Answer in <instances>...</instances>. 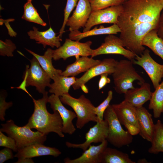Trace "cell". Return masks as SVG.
<instances>
[{
  "label": "cell",
  "instance_id": "1",
  "mask_svg": "<svg viewBox=\"0 0 163 163\" xmlns=\"http://www.w3.org/2000/svg\"><path fill=\"white\" fill-rule=\"evenodd\" d=\"M122 5L117 24L121 30L119 37L124 47L140 55L145 49L142 44L143 37L157 30L163 0H128Z\"/></svg>",
  "mask_w": 163,
  "mask_h": 163
},
{
  "label": "cell",
  "instance_id": "2",
  "mask_svg": "<svg viewBox=\"0 0 163 163\" xmlns=\"http://www.w3.org/2000/svg\"><path fill=\"white\" fill-rule=\"evenodd\" d=\"M43 97L37 100L32 97L34 110L26 125L30 129H35L45 135L54 132L61 137H64L62 131V121L59 113L53 111L51 114L47 110L46 104L48 102V92Z\"/></svg>",
  "mask_w": 163,
  "mask_h": 163
},
{
  "label": "cell",
  "instance_id": "3",
  "mask_svg": "<svg viewBox=\"0 0 163 163\" xmlns=\"http://www.w3.org/2000/svg\"><path fill=\"white\" fill-rule=\"evenodd\" d=\"M132 61L122 59L117 61L115 70L111 75L113 80L114 89L119 94H124L128 90L134 88L133 82L139 81L140 85L145 82L144 78L136 71Z\"/></svg>",
  "mask_w": 163,
  "mask_h": 163
},
{
  "label": "cell",
  "instance_id": "4",
  "mask_svg": "<svg viewBox=\"0 0 163 163\" xmlns=\"http://www.w3.org/2000/svg\"><path fill=\"white\" fill-rule=\"evenodd\" d=\"M1 125L0 131L6 133L8 136L15 140L18 150L34 144H43L46 139V135L38 131H32L26 125L18 126L12 120Z\"/></svg>",
  "mask_w": 163,
  "mask_h": 163
},
{
  "label": "cell",
  "instance_id": "5",
  "mask_svg": "<svg viewBox=\"0 0 163 163\" xmlns=\"http://www.w3.org/2000/svg\"><path fill=\"white\" fill-rule=\"evenodd\" d=\"M59 97L62 103L70 107L75 113L77 118L76 126L78 129H82L89 122L96 123L99 121L95 113V107L84 95L75 98L68 93Z\"/></svg>",
  "mask_w": 163,
  "mask_h": 163
},
{
  "label": "cell",
  "instance_id": "6",
  "mask_svg": "<svg viewBox=\"0 0 163 163\" xmlns=\"http://www.w3.org/2000/svg\"><path fill=\"white\" fill-rule=\"evenodd\" d=\"M104 118L108 124L106 139L108 142L116 147L120 148L132 142L133 136L123 128L112 105H109L105 111Z\"/></svg>",
  "mask_w": 163,
  "mask_h": 163
},
{
  "label": "cell",
  "instance_id": "7",
  "mask_svg": "<svg viewBox=\"0 0 163 163\" xmlns=\"http://www.w3.org/2000/svg\"><path fill=\"white\" fill-rule=\"evenodd\" d=\"M30 61V66L29 67L28 65L26 67L22 85L25 87L35 86L39 93L43 95L47 92L45 90V88L50 86L51 79L34 56Z\"/></svg>",
  "mask_w": 163,
  "mask_h": 163
},
{
  "label": "cell",
  "instance_id": "8",
  "mask_svg": "<svg viewBox=\"0 0 163 163\" xmlns=\"http://www.w3.org/2000/svg\"><path fill=\"white\" fill-rule=\"evenodd\" d=\"M92 43L90 40L81 43L67 38L62 45L53 50V59L56 61L62 59L65 60L73 56H91L94 52L91 47Z\"/></svg>",
  "mask_w": 163,
  "mask_h": 163
},
{
  "label": "cell",
  "instance_id": "9",
  "mask_svg": "<svg viewBox=\"0 0 163 163\" xmlns=\"http://www.w3.org/2000/svg\"><path fill=\"white\" fill-rule=\"evenodd\" d=\"M112 105L121 124L124 125L133 136L139 134L136 107L124 100L119 104Z\"/></svg>",
  "mask_w": 163,
  "mask_h": 163
},
{
  "label": "cell",
  "instance_id": "10",
  "mask_svg": "<svg viewBox=\"0 0 163 163\" xmlns=\"http://www.w3.org/2000/svg\"><path fill=\"white\" fill-rule=\"evenodd\" d=\"M133 62L134 64L140 66L145 70L155 89L163 78V65L155 61L147 49H145L140 56L136 55Z\"/></svg>",
  "mask_w": 163,
  "mask_h": 163
},
{
  "label": "cell",
  "instance_id": "11",
  "mask_svg": "<svg viewBox=\"0 0 163 163\" xmlns=\"http://www.w3.org/2000/svg\"><path fill=\"white\" fill-rule=\"evenodd\" d=\"M124 47L119 37L113 34H108L105 38L104 42L98 48L94 49L93 54L91 56L93 58L103 54H119L133 61L137 55Z\"/></svg>",
  "mask_w": 163,
  "mask_h": 163
},
{
  "label": "cell",
  "instance_id": "12",
  "mask_svg": "<svg viewBox=\"0 0 163 163\" xmlns=\"http://www.w3.org/2000/svg\"><path fill=\"white\" fill-rule=\"evenodd\" d=\"M123 9L122 5L91 11L83 30L85 32L91 30L94 26L102 24H117L118 18Z\"/></svg>",
  "mask_w": 163,
  "mask_h": 163
},
{
  "label": "cell",
  "instance_id": "13",
  "mask_svg": "<svg viewBox=\"0 0 163 163\" xmlns=\"http://www.w3.org/2000/svg\"><path fill=\"white\" fill-rule=\"evenodd\" d=\"M108 129V123L106 120L99 121L86 133L85 140L84 142L78 144L66 142V145L68 148H80L84 151L92 143H101L106 139Z\"/></svg>",
  "mask_w": 163,
  "mask_h": 163
},
{
  "label": "cell",
  "instance_id": "14",
  "mask_svg": "<svg viewBox=\"0 0 163 163\" xmlns=\"http://www.w3.org/2000/svg\"><path fill=\"white\" fill-rule=\"evenodd\" d=\"M117 61L113 58H106L101 60L98 65L89 69L82 76L76 78L72 87L74 90L82 88L85 84L93 78L104 73L112 75L114 71Z\"/></svg>",
  "mask_w": 163,
  "mask_h": 163
},
{
  "label": "cell",
  "instance_id": "15",
  "mask_svg": "<svg viewBox=\"0 0 163 163\" xmlns=\"http://www.w3.org/2000/svg\"><path fill=\"white\" fill-rule=\"evenodd\" d=\"M48 102L53 111H57L60 115L62 121V132L69 135L74 133L76 130L72 123L73 120L77 117L75 113L66 108L59 97L54 94L49 97Z\"/></svg>",
  "mask_w": 163,
  "mask_h": 163
},
{
  "label": "cell",
  "instance_id": "16",
  "mask_svg": "<svg viewBox=\"0 0 163 163\" xmlns=\"http://www.w3.org/2000/svg\"><path fill=\"white\" fill-rule=\"evenodd\" d=\"M92 11L89 0H78L72 15L69 17L66 25L69 31L78 30L84 28Z\"/></svg>",
  "mask_w": 163,
  "mask_h": 163
},
{
  "label": "cell",
  "instance_id": "17",
  "mask_svg": "<svg viewBox=\"0 0 163 163\" xmlns=\"http://www.w3.org/2000/svg\"><path fill=\"white\" fill-rule=\"evenodd\" d=\"M139 85L140 87L129 89L124 93V100L136 107L142 106L149 101L152 93L149 83L145 82Z\"/></svg>",
  "mask_w": 163,
  "mask_h": 163
},
{
  "label": "cell",
  "instance_id": "18",
  "mask_svg": "<svg viewBox=\"0 0 163 163\" xmlns=\"http://www.w3.org/2000/svg\"><path fill=\"white\" fill-rule=\"evenodd\" d=\"M27 34L30 39L35 40L37 43L42 44L44 48L47 46L57 48L61 46V38L59 35L56 36V34L51 27L45 31H41L33 27V30H30Z\"/></svg>",
  "mask_w": 163,
  "mask_h": 163
},
{
  "label": "cell",
  "instance_id": "19",
  "mask_svg": "<svg viewBox=\"0 0 163 163\" xmlns=\"http://www.w3.org/2000/svg\"><path fill=\"white\" fill-rule=\"evenodd\" d=\"M136 109L139 126V134L142 138L151 142L155 127L152 115L143 106L136 107Z\"/></svg>",
  "mask_w": 163,
  "mask_h": 163
},
{
  "label": "cell",
  "instance_id": "20",
  "mask_svg": "<svg viewBox=\"0 0 163 163\" xmlns=\"http://www.w3.org/2000/svg\"><path fill=\"white\" fill-rule=\"evenodd\" d=\"M61 153L55 147L46 146L43 144L32 145L18 150L14 157L18 158H32L43 155H50L57 157Z\"/></svg>",
  "mask_w": 163,
  "mask_h": 163
},
{
  "label": "cell",
  "instance_id": "21",
  "mask_svg": "<svg viewBox=\"0 0 163 163\" xmlns=\"http://www.w3.org/2000/svg\"><path fill=\"white\" fill-rule=\"evenodd\" d=\"M75 61L67 66L61 75L67 77H75L80 73L86 72L92 67L99 64L101 60L86 56L75 57Z\"/></svg>",
  "mask_w": 163,
  "mask_h": 163
},
{
  "label": "cell",
  "instance_id": "22",
  "mask_svg": "<svg viewBox=\"0 0 163 163\" xmlns=\"http://www.w3.org/2000/svg\"><path fill=\"white\" fill-rule=\"evenodd\" d=\"M108 142L106 139L98 145H91L83 151L82 155L74 159L69 158L64 159L65 163H99L100 155L104 149L107 147Z\"/></svg>",
  "mask_w": 163,
  "mask_h": 163
},
{
  "label": "cell",
  "instance_id": "23",
  "mask_svg": "<svg viewBox=\"0 0 163 163\" xmlns=\"http://www.w3.org/2000/svg\"><path fill=\"white\" fill-rule=\"evenodd\" d=\"M120 29L117 24L108 27L100 26L99 27H95L92 30L86 32H81L79 30L70 31L69 35V38L75 41H79L82 39L88 37L104 34H117L120 33Z\"/></svg>",
  "mask_w": 163,
  "mask_h": 163
},
{
  "label": "cell",
  "instance_id": "24",
  "mask_svg": "<svg viewBox=\"0 0 163 163\" xmlns=\"http://www.w3.org/2000/svg\"><path fill=\"white\" fill-rule=\"evenodd\" d=\"M25 49L37 59L41 67L51 79L53 80L57 75L61 74L62 71L55 69L52 64L53 50L49 48L43 55H40L30 50Z\"/></svg>",
  "mask_w": 163,
  "mask_h": 163
},
{
  "label": "cell",
  "instance_id": "25",
  "mask_svg": "<svg viewBox=\"0 0 163 163\" xmlns=\"http://www.w3.org/2000/svg\"><path fill=\"white\" fill-rule=\"evenodd\" d=\"M76 78L75 77L57 75L53 80V83L50 84L49 92L59 97L69 93L70 87L75 83Z\"/></svg>",
  "mask_w": 163,
  "mask_h": 163
},
{
  "label": "cell",
  "instance_id": "26",
  "mask_svg": "<svg viewBox=\"0 0 163 163\" xmlns=\"http://www.w3.org/2000/svg\"><path fill=\"white\" fill-rule=\"evenodd\" d=\"M126 153L107 147L101 154L99 163H135Z\"/></svg>",
  "mask_w": 163,
  "mask_h": 163
},
{
  "label": "cell",
  "instance_id": "27",
  "mask_svg": "<svg viewBox=\"0 0 163 163\" xmlns=\"http://www.w3.org/2000/svg\"><path fill=\"white\" fill-rule=\"evenodd\" d=\"M142 44L149 48L163 60V40L158 36L157 29L148 32L143 37Z\"/></svg>",
  "mask_w": 163,
  "mask_h": 163
},
{
  "label": "cell",
  "instance_id": "28",
  "mask_svg": "<svg viewBox=\"0 0 163 163\" xmlns=\"http://www.w3.org/2000/svg\"><path fill=\"white\" fill-rule=\"evenodd\" d=\"M149 109L152 110L155 118L160 117L163 113V81L152 92Z\"/></svg>",
  "mask_w": 163,
  "mask_h": 163
},
{
  "label": "cell",
  "instance_id": "29",
  "mask_svg": "<svg viewBox=\"0 0 163 163\" xmlns=\"http://www.w3.org/2000/svg\"><path fill=\"white\" fill-rule=\"evenodd\" d=\"M151 146L148 149L149 153L158 154L163 152V123L158 120L155 124L154 134Z\"/></svg>",
  "mask_w": 163,
  "mask_h": 163
},
{
  "label": "cell",
  "instance_id": "30",
  "mask_svg": "<svg viewBox=\"0 0 163 163\" xmlns=\"http://www.w3.org/2000/svg\"><path fill=\"white\" fill-rule=\"evenodd\" d=\"M24 13L21 17L22 19L43 26L46 25V23L40 17L37 10L33 6L32 0H27L24 6Z\"/></svg>",
  "mask_w": 163,
  "mask_h": 163
},
{
  "label": "cell",
  "instance_id": "31",
  "mask_svg": "<svg viewBox=\"0 0 163 163\" xmlns=\"http://www.w3.org/2000/svg\"><path fill=\"white\" fill-rule=\"evenodd\" d=\"M92 11L105 8L109 7L122 5L124 0H89Z\"/></svg>",
  "mask_w": 163,
  "mask_h": 163
},
{
  "label": "cell",
  "instance_id": "32",
  "mask_svg": "<svg viewBox=\"0 0 163 163\" xmlns=\"http://www.w3.org/2000/svg\"><path fill=\"white\" fill-rule=\"evenodd\" d=\"M113 97V92L112 91L110 90L108 92L107 96L106 99L97 106L95 107V113L99 121L103 120L104 112L109 105Z\"/></svg>",
  "mask_w": 163,
  "mask_h": 163
},
{
  "label": "cell",
  "instance_id": "33",
  "mask_svg": "<svg viewBox=\"0 0 163 163\" xmlns=\"http://www.w3.org/2000/svg\"><path fill=\"white\" fill-rule=\"evenodd\" d=\"M78 0H67L66 7L64 9V20L62 27L60 30L59 36L62 37L66 22L70 15L75 7L76 6Z\"/></svg>",
  "mask_w": 163,
  "mask_h": 163
},
{
  "label": "cell",
  "instance_id": "34",
  "mask_svg": "<svg viewBox=\"0 0 163 163\" xmlns=\"http://www.w3.org/2000/svg\"><path fill=\"white\" fill-rule=\"evenodd\" d=\"M16 49V45L11 40L6 39L5 41L0 40V56L13 57V53Z\"/></svg>",
  "mask_w": 163,
  "mask_h": 163
},
{
  "label": "cell",
  "instance_id": "35",
  "mask_svg": "<svg viewBox=\"0 0 163 163\" xmlns=\"http://www.w3.org/2000/svg\"><path fill=\"white\" fill-rule=\"evenodd\" d=\"M0 146L9 148L16 152L18 150L15 140L11 137L6 136L1 131Z\"/></svg>",
  "mask_w": 163,
  "mask_h": 163
},
{
  "label": "cell",
  "instance_id": "36",
  "mask_svg": "<svg viewBox=\"0 0 163 163\" xmlns=\"http://www.w3.org/2000/svg\"><path fill=\"white\" fill-rule=\"evenodd\" d=\"M5 96L0 94V119L2 121L5 120V116L6 110L11 107L13 104L11 102H7L5 101Z\"/></svg>",
  "mask_w": 163,
  "mask_h": 163
},
{
  "label": "cell",
  "instance_id": "37",
  "mask_svg": "<svg viewBox=\"0 0 163 163\" xmlns=\"http://www.w3.org/2000/svg\"><path fill=\"white\" fill-rule=\"evenodd\" d=\"M14 158L11 149L5 148L0 151V163H3L5 161Z\"/></svg>",
  "mask_w": 163,
  "mask_h": 163
},
{
  "label": "cell",
  "instance_id": "38",
  "mask_svg": "<svg viewBox=\"0 0 163 163\" xmlns=\"http://www.w3.org/2000/svg\"><path fill=\"white\" fill-rule=\"evenodd\" d=\"M109 75L107 73H104L101 74L98 82V89L100 90L104 87L107 84L109 83L111 81L110 79L108 77Z\"/></svg>",
  "mask_w": 163,
  "mask_h": 163
},
{
  "label": "cell",
  "instance_id": "39",
  "mask_svg": "<svg viewBox=\"0 0 163 163\" xmlns=\"http://www.w3.org/2000/svg\"><path fill=\"white\" fill-rule=\"evenodd\" d=\"M157 30L158 36L163 40V10L160 14Z\"/></svg>",
  "mask_w": 163,
  "mask_h": 163
},
{
  "label": "cell",
  "instance_id": "40",
  "mask_svg": "<svg viewBox=\"0 0 163 163\" xmlns=\"http://www.w3.org/2000/svg\"><path fill=\"white\" fill-rule=\"evenodd\" d=\"M16 163H34L31 158H18Z\"/></svg>",
  "mask_w": 163,
  "mask_h": 163
},
{
  "label": "cell",
  "instance_id": "41",
  "mask_svg": "<svg viewBox=\"0 0 163 163\" xmlns=\"http://www.w3.org/2000/svg\"><path fill=\"white\" fill-rule=\"evenodd\" d=\"M145 159H139L138 160L137 162L140 163H149Z\"/></svg>",
  "mask_w": 163,
  "mask_h": 163
},
{
  "label": "cell",
  "instance_id": "42",
  "mask_svg": "<svg viewBox=\"0 0 163 163\" xmlns=\"http://www.w3.org/2000/svg\"><path fill=\"white\" fill-rule=\"evenodd\" d=\"M127 0H124V1H127Z\"/></svg>",
  "mask_w": 163,
  "mask_h": 163
}]
</instances>
